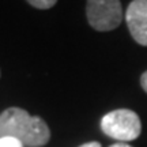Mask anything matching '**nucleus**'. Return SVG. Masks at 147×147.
I'll use <instances>...</instances> for the list:
<instances>
[{"label": "nucleus", "instance_id": "obj_9", "mask_svg": "<svg viewBox=\"0 0 147 147\" xmlns=\"http://www.w3.org/2000/svg\"><path fill=\"white\" fill-rule=\"evenodd\" d=\"M109 147H132L129 144H127V143H115V144H112Z\"/></svg>", "mask_w": 147, "mask_h": 147}, {"label": "nucleus", "instance_id": "obj_4", "mask_svg": "<svg viewBox=\"0 0 147 147\" xmlns=\"http://www.w3.org/2000/svg\"><path fill=\"white\" fill-rule=\"evenodd\" d=\"M125 21L132 38L147 47V0H132L125 11Z\"/></svg>", "mask_w": 147, "mask_h": 147}, {"label": "nucleus", "instance_id": "obj_3", "mask_svg": "<svg viewBox=\"0 0 147 147\" xmlns=\"http://www.w3.org/2000/svg\"><path fill=\"white\" fill-rule=\"evenodd\" d=\"M86 15L93 29L98 32H109L120 26L123 7L120 0H87Z\"/></svg>", "mask_w": 147, "mask_h": 147}, {"label": "nucleus", "instance_id": "obj_6", "mask_svg": "<svg viewBox=\"0 0 147 147\" xmlns=\"http://www.w3.org/2000/svg\"><path fill=\"white\" fill-rule=\"evenodd\" d=\"M0 147H23V144L15 138L4 136L0 138Z\"/></svg>", "mask_w": 147, "mask_h": 147}, {"label": "nucleus", "instance_id": "obj_8", "mask_svg": "<svg viewBox=\"0 0 147 147\" xmlns=\"http://www.w3.org/2000/svg\"><path fill=\"white\" fill-rule=\"evenodd\" d=\"M79 147H101V143L98 142H89V143H84V144H82V146Z\"/></svg>", "mask_w": 147, "mask_h": 147}, {"label": "nucleus", "instance_id": "obj_2", "mask_svg": "<svg viewBox=\"0 0 147 147\" xmlns=\"http://www.w3.org/2000/svg\"><path fill=\"white\" fill-rule=\"evenodd\" d=\"M101 129L119 142H131L139 138L142 124L139 116L129 109H117L106 113L101 120Z\"/></svg>", "mask_w": 147, "mask_h": 147}, {"label": "nucleus", "instance_id": "obj_5", "mask_svg": "<svg viewBox=\"0 0 147 147\" xmlns=\"http://www.w3.org/2000/svg\"><path fill=\"white\" fill-rule=\"evenodd\" d=\"M27 3L40 10H48L56 4L57 0H27Z\"/></svg>", "mask_w": 147, "mask_h": 147}, {"label": "nucleus", "instance_id": "obj_7", "mask_svg": "<svg viewBox=\"0 0 147 147\" xmlns=\"http://www.w3.org/2000/svg\"><path fill=\"white\" fill-rule=\"evenodd\" d=\"M140 84H142L143 90L147 93V71L146 72H143L142 76H140Z\"/></svg>", "mask_w": 147, "mask_h": 147}, {"label": "nucleus", "instance_id": "obj_1", "mask_svg": "<svg viewBox=\"0 0 147 147\" xmlns=\"http://www.w3.org/2000/svg\"><path fill=\"white\" fill-rule=\"evenodd\" d=\"M15 138L23 146L41 147L49 142L51 131L41 117L21 108H8L0 115V138Z\"/></svg>", "mask_w": 147, "mask_h": 147}]
</instances>
